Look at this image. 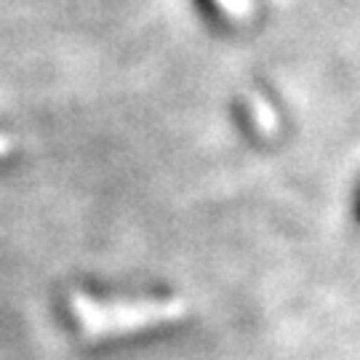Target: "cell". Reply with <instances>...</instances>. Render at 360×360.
<instances>
[{"instance_id": "6da1fadb", "label": "cell", "mask_w": 360, "mask_h": 360, "mask_svg": "<svg viewBox=\"0 0 360 360\" xmlns=\"http://www.w3.org/2000/svg\"><path fill=\"white\" fill-rule=\"evenodd\" d=\"M70 312L86 339H112L134 331L181 321L190 307L184 299H112L99 302L83 291L70 294Z\"/></svg>"}, {"instance_id": "7a4b0ae2", "label": "cell", "mask_w": 360, "mask_h": 360, "mask_svg": "<svg viewBox=\"0 0 360 360\" xmlns=\"http://www.w3.org/2000/svg\"><path fill=\"white\" fill-rule=\"evenodd\" d=\"M245 110H248V115H251V123H254L257 134L270 139V136H275V134L281 131V117H278V112H275V107L270 104L267 96L251 91V94L245 96Z\"/></svg>"}, {"instance_id": "3957f363", "label": "cell", "mask_w": 360, "mask_h": 360, "mask_svg": "<svg viewBox=\"0 0 360 360\" xmlns=\"http://www.w3.org/2000/svg\"><path fill=\"white\" fill-rule=\"evenodd\" d=\"M219 6V11L224 13L227 19L243 25V22H251L254 19V11H257V3L254 0H214Z\"/></svg>"}, {"instance_id": "277c9868", "label": "cell", "mask_w": 360, "mask_h": 360, "mask_svg": "<svg viewBox=\"0 0 360 360\" xmlns=\"http://www.w3.org/2000/svg\"><path fill=\"white\" fill-rule=\"evenodd\" d=\"M11 153H13V139L0 134V158H6V155H11Z\"/></svg>"}]
</instances>
